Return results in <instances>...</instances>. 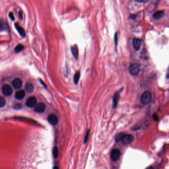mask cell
Wrapping results in <instances>:
<instances>
[{
  "instance_id": "obj_1",
  "label": "cell",
  "mask_w": 169,
  "mask_h": 169,
  "mask_svg": "<svg viewBox=\"0 0 169 169\" xmlns=\"http://www.w3.org/2000/svg\"><path fill=\"white\" fill-rule=\"evenodd\" d=\"M152 100L151 93L148 91L144 92L141 96L140 101L141 103L144 105H147L150 103Z\"/></svg>"
},
{
  "instance_id": "obj_2",
  "label": "cell",
  "mask_w": 169,
  "mask_h": 169,
  "mask_svg": "<svg viewBox=\"0 0 169 169\" xmlns=\"http://www.w3.org/2000/svg\"><path fill=\"white\" fill-rule=\"evenodd\" d=\"M140 71V65L138 64H131L129 67V72L131 75L137 76Z\"/></svg>"
},
{
  "instance_id": "obj_3",
  "label": "cell",
  "mask_w": 169,
  "mask_h": 169,
  "mask_svg": "<svg viewBox=\"0 0 169 169\" xmlns=\"http://www.w3.org/2000/svg\"><path fill=\"white\" fill-rule=\"evenodd\" d=\"M2 92L6 96H10L13 92V90L11 86L8 84H5L2 87Z\"/></svg>"
},
{
  "instance_id": "obj_4",
  "label": "cell",
  "mask_w": 169,
  "mask_h": 169,
  "mask_svg": "<svg viewBox=\"0 0 169 169\" xmlns=\"http://www.w3.org/2000/svg\"><path fill=\"white\" fill-rule=\"evenodd\" d=\"M134 138V136L131 135H122L120 140L123 144H127L130 143L133 140Z\"/></svg>"
},
{
  "instance_id": "obj_5",
  "label": "cell",
  "mask_w": 169,
  "mask_h": 169,
  "mask_svg": "<svg viewBox=\"0 0 169 169\" xmlns=\"http://www.w3.org/2000/svg\"><path fill=\"white\" fill-rule=\"evenodd\" d=\"M120 155V150L118 149H114L111 152L110 157H111V159L113 161H116L118 159Z\"/></svg>"
},
{
  "instance_id": "obj_6",
  "label": "cell",
  "mask_w": 169,
  "mask_h": 169,
  "mask_svg": "<svg viewBox=\"0 0 169 169\" xmlns=\"http://www.w3.org/2000/svg\"><path fill=\"white\" fill-rule=\"evenodd\" d=\"M0 31L9 32V26L8 23L4 19H0Z\"/></svg>"
},
{
  "instance_id": "obj_7",
  "label": "cell",
  "mask_w": 169,
  "mask_h": 169,
  "mask_svg": "<svg viewBox=\"0 0 169 169\" xmlns=\"http://www.w3.org/2000/svg\"><path fill=\"white\" fill-rule=\"evenodd\" d=\"M37 104V99L34 96L30 97L26 101V105L29 108L35 107Z\"/></svg>"
},
{
  "instance_id": "obj_8",
  "label": "cell",
  "mask_w": 169,
  "mask_h": 169,
  "mask_svg": "<svg viewBox=\"0 0 169 169\" xmlns=\"http://www.w3.org/2000/svg\"><path fill=\"white\" fill-rule=\"evenodd\" d=\"M132 46L133 48L136 51H138L140 49V47L141 46L142 44V41L138 38H134L132 39Z\"/></svg>"
},
{
  "instance_id": "obj_9",
  "label": "cell",
  "mask_w": 169,
  "mask_h": 169,
  "mask_svg": "<svg viewBox=\"0 0 169 169\" xmlns=\"http://www.w3.org/2000/svg\"><path fill=\"white\" fill-rule=\"evenodd\" d=\"M48 121L51 125L55 126L58 123V118L54 114H50L48 117Z\"/></svg>"
},
{
  "instance_id": "obj_10",
  "label": "cell",
  "mask_w": 169,
  "mask_h": 169,
  "mask_svg": "<svg viewBox=\"0 0 169 169\" xmlns=\"http://www.w3.org/2000/svg\"><path fill=\"white\" fill-rule=\"evenodd\" d=\"M12 84H13V86L15 89L18 90L22 87V82L20 79L17 78L14 79L13 82H12Z\"/></svg>"
},
{
  "instance_id": "obj_11",
  "label": "cell",
  "mask_w": 169,
  "mask_h": 169,
  "mask_svg": "<svg viewBox=\"0 0 169 169\" xmlns=\"http://www.w3.org/2000/svg\"><path fill=\"white\" fill-rule=\"evenodd\" d=\"M35 108V111L37 113H43L46 109V106L44 103H41L38 104Z\"/></svg>"
},
{
  "instance_id": "obj_12",
  "label": "cell",
  "mask_w": 169,
  "mask_h": 169,
  "mask_svg": "<svg viewBox=\"0 0 169 169\" xmlns=\"http://www.w3.org/2000/svg\"><path fill=\"white\" fill-rule=\"evenodd\" d=\"M15 26L16 27V29L17 31V32L19 33V34L22 36V37H25V36H26L25 31V29L23 28V27H22L21 26H20L18 25V23H17V22L15 24Z\"/></svg>"
},
{
  "instance_id": "obj_13",
  "label": "cell",
  "mask_w": 169,
  "mask_h": 169,
  "mask_svg": "<svg viewBox=\"0 0 169 169\" xmlns=\"http://www.w3.org/2000/svg\"><path fill=\"white\" fill-rule=\"evenodd\" d=\"M71 52L72 56L76 59L78 58V49L76 45H74L71 47Z\"/></svg>"
},
{
  "instance_id": "obj_14",
  "label": "cell",
  "mask_w": 169,
  "mask_h": 169,
  "mask_svg": "<svg viewBox=\"0 0 169 169\" xmlns=\"http://www.w3.org/2000/svg\"><path fill=\"white\" fill-rule=\"evenodd\" d=\"M164 15V11L163 10H159L155 12L153 15V17L155 20H159Z\"/></svg>"
},
{
  "instance_id": "obj_15",
  "label": "cell",
  "mask_w": 169,
  "mask_h": 169,
  "mask_svg": "<svg viewBox=\"0 0 169 169\" xmlns=\"http://www.w3.org/2000/svg\"><path fill=\"white\" fill-rule=\"evenodd\" d=\"M25 96V93L24 90H19L17 91L16 93L15 96L17 99L20 100L24 98Z\"/></svg>"
},
{
  "instance_id": "obj_16",
  "label": "cell",
  "mask_w": 169,
  "mask_h": 169,
  "mask_svg": "<svg viewBox=\"0 0 169 169\" xmlns=\"http://www.w3.org/2000/svg\"><path fill=\"white\" fill-rule=\"evenodd\" d=\"M119 92H116L113 97V108H115L118 103V100L119 99Z\"/></svg>"
},
{
  "instance_id": "obj_17",
  "label": "cell",
  "mask_w": 169,
  "mask_h": 169,
  "mask_svg": "<svg viewBox=\"0 0 169 169\" xmlns=\"http://www.w3.org/2000/svg\"><path fill=\"white\" fill-rule=\"evenodd\" d=\"M25 89L28 93H31L34 90V86L31 83H28L25 85Z\"/></svg>"
},
{
  "instance_id": "obj_18",
  "label": "cell",
  "mask_w": 169,
  "mask_h": 169,
  "mask_svg": "<svg viewBox=\"0 0 169 169\" xmlns=\"http://www.w3.org/2000/svg\"><path fill=\"white\" fill-rule=\"evenodd\" d=\"M24 49H25V47L22 44H18L17 45L15 49V52L17 53H18L20 52H21Z\"/></svg>"
},
{
  "instance_id": "obj_19",
  "label": "cell",
  "mask_w": 169,
  "mask_h": 169,
  "mask_svg": "<svg viewBox=\"0 0 169 169\" xmlns=\"http://www.w3.org/2000/svg\"><path fill=\"white\" fill-rule=\"evenodd\" d=\"M80 72L77 71L76 72V74H75L74 77V82L75 84H77L78 83L79 78H80Z\"/></svg>"
},
{
  "instance_id": "obj_20",
  "label": "cell",
  "mask_w": 169,
  "mask_h": 169,
  "mask_svg": "<svg viewBox=\"0 0 169 169\" xmlns=\"http://www.w3.org/2000/svg\"><path fill=\"white\" fill-rule=\"evenodd\" d=\"M53 154L54 157L55 158H57L59 156V150L57 146H55L54 147L53 149Z\"/></svg>"
},
{
  "instance_id": "obj_21",
  "label": "cell",
  "mask_w": 169,
  "mask_h": 169,
  "mask_svg": "<svg viewBox=\"0 0 169 169\" xmlns=\"http://www.w3.org/2000/svg\"><path fill=\"white\" fill-rule=\"evenodd\" d=\"M6 105L5 99L2 97H0V108L4 107Z\"/></svg>"
},
{
  "instance_id": "obj_22",
  "label": "cell",
  "mask_w": 169,
  "mask_h": 169,
  "mask_svg": "<svg viewBox=\"0 0 169 169\" xmlns=\"http://www.w3.org/2000/svg\"><path fill=\"white\" fill-rule=\"evenodd\" d=\"M114 42H115V46L116 47H117V45H118V33H116L114 36Z\"/></svg>"
},
{
  "instance_id": "obj_23",
  "label": "cell",
  "mask_w": 169,
  "mask_h": 169,
  "mask_svg": "<svg viewBox=\"0 0 169 169\" xmlns=\"http://www.w3.org/2000/svg\"><path fill=\"white\" fill-rule=\"evenodd\" d=\"M8 17H9L10 18V19L11 20H13V21H14L15 20V16L14 15V14L12 13V12H10V13H9L8 14Z\"/></svg>"
},
{
  "instance_id": "obj_24",
  "label": "cell",
  "mask_w": 169,
  "mask_h": 169,
  "mask_svg": "<svg viewBox=\"0 0 169 169\" xmlns=\"http://www.w3.org/2000/svg\"><path fill=\"white\" fill-rule=\"evenodd\" d=\"M22 108V105L20 104H16L14 106V109H15L16 110H19Z\"/></svg>"
},
{
  "instance_id": "obj_25",
  "label": "cell",
  "mask_w": 169,
  "mask_h": 169,
  "mask_svg": "<svg viewBox=\"0 0 169 169\" xmlns=\"http://www.w3.org/2000/svg\"><path fill=\"white\" fill-rule=\"evenodd\" d=\"M88 135H89V130H87V132H86V135L85 136V138H84V143H85L87 140V139H88Z\"/></svg>"
},
{
  "instance_id": "obj_26",
  "label": "cell",
  "mask_w": 169,
  "mask_h": 169,
  "mask_svg": "<svg viewBox=\"0 0 169 169\" xmlns=\"http://www.w3.org/2000/svg\"><path fill=\"white\" fill-rule=\"evenodd\" d=\"M135 1L137 2L140 3H147L149 0H135Z\"/></svg>"
},
{
  "instance_id": "obj_27",
  "label": "cell",
  "mask_w": 169,
  "mask_h": 169,
  "mask_svg": "<svg viewBox=\"0 0 169 169\" xmlns=\"http://www.w3.org/2000/svg\"><path fill=\"white\" fill-rule=\"evenodd\" d=\"M153 118L155 121H157V120H158V116L157 114H154L153 116Z\"/></svg>"
},
{
  "instance_id": "obj_28",
  "label": "cell",
  "mask_w": 169,
  "mask_h": 169,
  "mask_svg": "<svg viewBox=\"0 0 169 169\" xmlns=\"http://www.w3.org/2000/svg\"><path fill=\"white\" fill-rule=\"evenodd\" d=\"M18 14H19V18L22 19V18H23V16H22V12L21 11H19V13H18Z\"/></svg>"
},
{
  "instance_id": "obj_29",
  "label": "cell",
  "mask_w": 169,
  "mask_h": 169,
  "mask_svg": "<svg viewBox=\"0 0 169 169\" xmlns=\"http://www.w3.org/2000/svg\"><path fill=\"white\" fill-rule=\"evenodd\" d=\"M136 17V15H131V16H130V18L131 19H135V18Z\"/></svg>"
},
{
  "instance_id": "obj_30",
  "label": "cell",
  "mask_w": 169,
  "mask_h": 169,
  "mask_svg": "<svg viewBox=\"0 0 169 169\" xmlns=\"http://www.w3.org/2000/svg\"><path fill=\"white\" fill-rule=\"evenodd\" d=\"M54 168H57V169H58L59 168L57 167H54Z\"/></svg>"
}]
</instances>
